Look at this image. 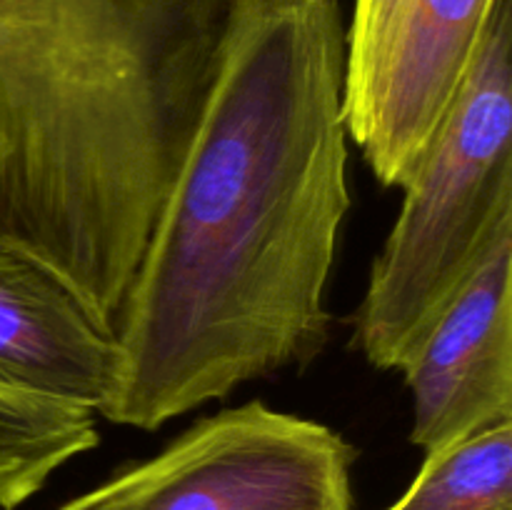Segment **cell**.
Masks as SVG:
<instances>
[{
    "label": "cell",
    "instance_id": "277c9868",
    "mask_svg": "<svg viewBox=\"0 0 512 510\" xmlns=\"http://www.w3.org/2000/svg\"><path fill=\"white\" fill-rule=\"evenodd\" d=\"M423 453L512 423V233L495 240L400 365Z\"/></svg>",
    "mask_w": 512,
    "mask_h": 510
},
{
    "label": "cell",
    "instance_id": "52a82bcc",
    "mask_svg": "<svg viewBox=\"0 0 512 510\" xmlns=\"http://www.w3.org/2000/svg\"><path fill=\"white\" fill-rule=\"evenodd\" d=\"M98 443V413L88 405L0 388V510L20 508Z\"/></svg>",
    "mask_w": 512,
    "mask_h": 510
},
{
    "label": "cell",
    "instance_id": "7a4b0ae2",
    "mask_svg": "<svg viewBox=\"0 0 512 510\" xmlns=\"http://www.w3.org/2000/svg\"><path fill=\"white\" fill-rule=\"evenodd\" d=\"M403 193L355 313V348L380 370H400L495 240L512 233V0L495 3Z\"/></svg>",
    "mask_w": 512,
    "mask_h": 510
},
{
    "label": "cell",
    "instance_id": "9c48e42d",
    "mask_svg": "<svg viewBox=\"0 0 512 510\" xmlns=\"http://www.w3.org/2000/svg\"><path fill=\"white\" fill-rule=\"evenodd\" d=\"M403 5L405 0H355L353 18L345 25V118L363 100Z\"/></svg>",
    "mask_w": 512,
    "mask_h": 510
},
{
    "label": "cell",
    "instance_id": "6da1fadb",
    "mask_svg": "<svg viewBox=\"0 0 512 510\" xmlns=\"http://www.w3.org/2000/svg\"><path fill=\"white\" fill-rule=\"evenodd\" d=\"M340 0H240L115 325L98 415L158 430L313 363L350 210Z\"/></svg>",
    "mask_w": 512,
    "mask_h": 510
},
{
    "label": "cell",
    "instance_id": "8992f818",
    "mask_svg": "<svg viewBox=\"0 0 512 510\" xmlns=\"http://www.w3.org/2000/svg\"><path fill=\"white\" fill-rule=\"evenodd\" d=\"M115 340L55 275L0 250V388L93 408L110 395Z\"/></svg>",
    "mask_w": 512,
    "mask_h": 510
},
{
    "label": "cell",
    "instance_id": "ba28073f",
    "mask_svg": "<svg viewBox=\"0 0 512 510\" xmlns=\"http://www.w3.org/2000/svg\"><path fill=\"white\" fill-rule=\"evenodd\" d=\"M385 510H512V423L425 453L410 488Z\"/></svg>",
    "mask_w": 512,
    "mask_h": 510
},
{
    "label": "cell",
    "instance_id": "5b68a950",
    "mask_svg": "<svg viewBox=\"0 0 512 510\" xmlns=\"http://www.w3.org/2000/svg\"><path fill=\"white\" fill-rule=\"evenodd\" d=\"M498 0H405L348 135L375 178L403 188L448 115Z\"/></svg>",
    "mask_w": 512,
    "mask_h": 510
},
{
    "label": "cell",
    "instance_id": "3957f363",
    "mask_svg": "<svg viewBox=\"0 0 512 510\" xmlns=\"http://www.w3.org/2000/svg\"><path fill=\"white\" fill-rule=\"evenodd\" d=\"M353 465L325 423L248 400L55 510H353Z\"/></svg>",
    "mask_w": 512,
    "mask_h": 510
}]
</instances>
